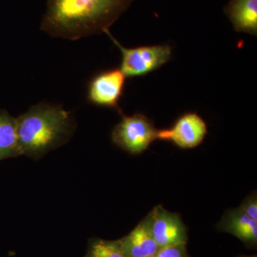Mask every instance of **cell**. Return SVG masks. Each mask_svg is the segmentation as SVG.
Instances as JSON below:
<instances>
[{
	"label": "cell",
	"mask_w": 257,
	"mask_h": 257,
	"mask_svg": "<svg viewBox=\"0 0 257 257\" xmlns=\"http://www.w3.org/2000/svg\"><path fill=\"white\" fill-rule=\"evenodd\" d=\"M134 0H47L41 30L54 37L77 40L105 33Z\"/></svg>",
	"instance_id": "6da1fadb"
},
{
	"label": "cell",
	"mask_w": 257,
	"mask_h": 257,
	"mask_svg": "<svg viewBox=\"0 0 257 257\" xmlns=\"http://www.w3.org/2000/svg\"><path fill=\"white\" fill-rule=\"evenodd\" d=\"M22 155L41 158L67 143L75 131L70 113L59 104L42 102L17 118Z\"/></svg>",
	"instance_id": "7a4b0ae2"
},
{
	"label": "cell",
	"mask_w": 257,
	"mask_h": 257,
	"mask_svg": "<svg viewBox=\"0 0 257 257\" xmlns=\"http://www.w3.org/2000/svg\"><path fill=\"white\" fill-rule=\"evenodd\" d=\"M113 43L119 48L121 54L119 69L126 77H142L161 68L172 57L170 45H143L126 48L111 35L110 32L105 33Z\"/></svg>",
	"instance_id": "3957f363"
},
{
	"label": "cell",
	"mask_w": 257,
	"mask_h": 257,
	"mask_svg": "<svg viewBox=\"0 0 257 257\" xmlns=\"http://www.w3.org/2000/svg\"><path fill=\"white\" fill-rule=\"evenodd\" d=\"M157 131L146 115L142 113L130 116L122 114L121 121L113 128L111 140L125 152L140 155L157 140Z\"/></svg>",
	"instance_id": "277c9868"
},
{
	"label": "cell",
	"mask_w": 257,
	"mask_h": 257,
	"mask_svg": "<svg viewBox=\"0 0 257 257\" xmlns=\"http://www.w3.org/2000/svg\"><path fill=\"white\" fill-rule=\"evenodd\" d=\"M208 133L205 120L197 112L187 111L179 116L170 127L158 130L157 140L172 143L182 150L199 146Z\"/></svg>",
	"instance_id": "5b68a950"
},
{
	"label": "cell",
	"mask_w": 257,
	"mask_h": 257,
	"mask_svg": "<svg viewBox=\"0 0 257 257\" xmlns=\"http://www.w3.org/2000/svg\"><path fill=\"white\" fill-rule=\"evenodd\" d=\"M126 76L119 68L101 71L89 80L87 100L94 105L120 110L119 101L124 94Z\"/></svg>",
	"instance_id": "8992f818"
},
{
	"label": "cell",
	"mask_w": 257,
	"mask_h": 257,
	"mask_svg": "<svg viewBox=\"0 0 257 257\" xmlns=\"http://www.w3.org/2000/svg\"><path fill=\"white\" fill-rule=\"evenodd\" d=\"M154 239L159 247L187 244L188 236L182 217L177 213L157 206L146 217Z\"/></svg>",
	"instance_id": "52a82bcc"
},
{
	"label": "cell",
	"mask_w": 257,
	"mask_h": 257,
	"mask_svg": "<svg viewBox=\"0 0 257 257\" xmlns=\"http://www.w3.org/2000/svg\"><path fill=\"white\" fill-rule=\"evenodd\" d=\"M217 229L236 236L247 246H256L257 221L249 217L240 207L225 212Z\"/></svg>",
	"instance_id": "ba28073f"
},
{
	"label": "cell",
	"mask_w": 257,
	"mask_h": 257,
	"mask_svg": "<svg viewBox=\"0 0 257 257\" xmlns=\"http://www.w3.org/2000/svg\"><path fill=\"white\" fill-rule=\"evenodd\" d=\"M126 257H150L158 252L160 247L154 239L146 218L130 233L119 239Z\"/></svg>",
	"instance_id": "9c48e42d"
},
{
	"label": "cell",
	"mask_w": 257,
	"mask_h": 257,
	"mask_svg": "<svg viewBox=\"0 0 257 257\" xmlns=\"http://www.w3.org/2000/svg\"><path fill=\"white\" fill-rule=\"evenodd\" d=\"M224 12L236 32L256 36L257 0H230Z\"/></svg>",
	"instance_id": "30bf717a"
},
{
	"label": "cell",
	"mask_w": 257,
	"mask_h": 257,
	"mask_svg": "<svg viewBox=\"0 0 257 257\" xmlns=\"http://www.w3.org/2000/svg\"><path fill=\"white\" fill-rule=\"evenodd\" d=\"M20 155L17 119L0 110V160Z\"/></svg>",
	"instance_id": "8fae6325"
},
{
	"label": "cell",
	"mask_w": 257,
	"mask_h": 257,
	"mask_svg": "<svg viewBox=\"0 0 257 257\" xmlns=\"http://www.w3.org/2000/svg\"><path fill=\"white\" fill-rule=\"evenodd\" d=\"M85 257H126L119 240L109 241L101 239L92 240Z\"/></svg>",
	"instance_id": "7c38bea8"
},
{
	"label": "cell",
	"mask_w": 257,
	"mask_h": 257,
	"mask_svg": "<svg viewBox=\"0 0 257 257\" xmlns=\"http://www.w3.org/2000/svg\"><path fill=\"white\" fill-rule=\"evenodd\" d=\"M157 257H189L187 251V244L174 245L160 248L156 254Z\"/></svg>",
	"instance_id": "4fadbf2b"
},
{
	"label": "cell",
	"mask_w": 257,
	"mask_h": 257,
	"mask_svg": "<svg viewBox=\"0 0 257 257\" xmlns=\"http://www.w3.org/2000/svg\"><path fill=\"white\" fill-rule=\"evenodd\" d=\"M249 217L257 221V197L256 192L248 195L239 207Z\"/></svg>",
	"instance_id": "5bb4252c"
},
{
	"label": "cell",
	"mask_w": 257,
	"mask_h": 257,
	"mask_svg": "<svg viewBox=\"0 0 257 257\" xmlns=\"http://www.w3.org/2000/svg\"><path fill=\"white\" fill-rule=\"evenodd\" d=\"M238 257H256V255H252V256H240Z\"/></svg>",
	"instance_id": "9a60e30c"
},
{
	"label": "cell",
	"mask_w": 257,
	"mask_h": 257,
	"mask_svg": "<svg viewBox=\"0 0 257 257\" xmlns=\"http://www.w3.org/2000/svg\"><path fill=\"white\" fill-rule=\"evenodd\" d=\"M150 257H157L156 255H155V256H150Z\"/></svg>",
	"instance_id": "2e32d148"
}]
</instances>
